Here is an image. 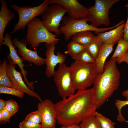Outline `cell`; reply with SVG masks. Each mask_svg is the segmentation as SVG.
<instances>
[{
  "mask_svg": "<svg viewBox=\"0 0 128 128\" xmlns=\"http://www.w3.org/2000/svg\"><path fill=\"white\" fill-rule=\"evenodd\" d=\"M55 105L57 122L61 126L79 125L85 118L95 116L97 109L92 88L78 90L74 95Z\"/></svg>",
  "mask_w": 128,
  "mask_h": 128,
  "instance_id": "6da1fadb",
  "label": "cell"
},
{
  "mask_svg": "<svg viewBox=\"0 0 128 128\" xmlns=\"http://www.w3.org/2000/svg\"><path fill=\"white\" fill-rule=\"evenodd\" d=\"M116 58H111L105 63L103 72L98 74L92 92L97 109L99 108L118 88L120 74L116 65Z\"/></svg>",
  "mask_w": 128,
  "mask_h": 128,
  "instance_id": "7a4b0ae2",
  "label": "cell"
},
{
  "mask_svg": "<svg viewBox=\"0 0 128 128\" xmlns=\"http://www.w3.org/2000/svg\"><path fill=\"white\" fill-rule=\"evenodd\" d=\"M69 68L75 90L86 89L94 84L98 75L95 63H85L75 61Z\"/></svg>",
  "mask_w": 128,
  "mask_h": 128,
  "instance_id": "3957f363",
  "label": "cell"
},
{
  "mask_svg": "<svg viewBox=\"0 0 128 128\" xmlns=\"http://www.w3.org/2000/svg\"><path fill=\"white\" fill-rule=\"evenodd\" d=\"M89 20L88 17L76 19L64 16L62 20V24L59 29L61 34L64 35L65 39L67 42L74 34L79 32L90 31L94 32L97 34L113 29L118 26L116 24L108 27L97 28L87 23Z\"/></svg>",
  "mask_w": 128,
  "mask_h": 128,
  "instance_id": "277c9868",
  "label": "cell"
},
{
  "mask_svg": "<svg viewBox=\"0 0 128 128\" xmlns=\"http://www.w3.org/2000/svg\"><path fill=\"white\" fill-rule=\"evenodd\" d=\"M27 32L25 39L27 44L36 48L42 43H51L59 41L57 36L50 32L40 19L36 17L27 23Z\"/></svg>",
  "mask_w": 128,
  "mask_h": 128,
  "instance_id": "5b68a950",
  "label": "cell"
},
{
  "mask_svg": "<svg viewBox=\"0 0 128 128\" xmlns=\"http://www.w3.org/2000/svg\"><path fill=\"white\" fill-rule=\"evenodd\" d=\"M119 0H95L94 5L87 8L89 21L97 28L103 25L109 26L110 23L109 11L112 6Z\"/></svg>",
  "mask_w": 128,
  "mask_h": 128,
  "instance_id": "8992f818",
  "label": "cell"
},
{
  "mask_svg": "<svg viewBox=\"0 0 128 128\" xmlns=\"http://www.w3.org/2000/svg\"><path fill=\"white\" fill-rule=\"evenodd\" d=\"M49 4V0H45L38 6L33 7L28 6L22 7L15 4L11 5V7L18 12L19 18L10 34H13L20 30H24L27 23L36 17L42 15Z\"/></svg>",
  "mask_w": 128,
  "mask_h": 128,
  "instance_id": "52a82bcc",
  "label": "cell"
},
{
  "mask_svg": "<svg viewBox=\"0 0 128 128\" xmlns=\"http://www.w3.org/2000/svg\"><path fill=\"white\" fill-rule=\"evenodd\" d=\"M58 92L62 99L75 94L76 90L69 67L64 63L59 64L53 76Z\"/></svg>",
  "mask_w": 128,
  "mask_h": 128,
  "instance_id": "ba28073f",
  "label": "cell"
},
{
  "mask_svg": "<svg viewBox=\"0 0 128 128\" xmlns=\"http://www.w3.org/2000/svg\"><path fill=\"white\" fill-rule=\"evenodd\" d=\"M67 12V9L60 4H51L42 14L41 21L50 32L59 36L61 34L59 29L60 22Z\"/></svg>",
  "mask_w": 128,
  "mask_h": 128,
  "instance_id": "9c48e42d",
  "label": "cell"
},
{
  "mask_svg": "<svg viewBox=\"0 0 128 128\" xmlns=\"http://www.w3.org/2000/svg\"><path fill=\"white\" fill-rule=\"evenodd\" d=\"M4 45L7 46L9 50V53L7 56V60L9 63L13 65L17 64L18 65L21 70L22 75L23 77L24 82L31 90L34 91V88L33 84L34 82L33 81L29 82L27 79L26 76L27 75V71L24 68L25 65L23 63V60L18 54L16 47L12 43L11 36L8 33L5 34L2 44V45Z\"/></svg>",
  "mask_w": 128,
  "mask_h": 128,
  "instance_id": "30bf717a",
  "label": "cell"
},
{
  "mask_svg": "<svg viewBox=\"0 0 128 128\" xmlns=\"http://www.w3.org/2000/svg\"><path fill=\"white\" fill-rule=\"evenodd\" d=\"M37 109L41 118V128H55L57 114L55 104L46 99L38 104Z\"/></svg>",
  "mask_w": 128,
  "mask_h": 128,
  "instance_id": "8fae6325",
  "label": "cell"
},
{
  "mask_svg": "<svg viewBox=\"0 0 128 128\" xmlns=\"http://www.w3.org/2000/svg\"><path fill=\"white\" fill-rule=\"evenodd\" d=\"M58 41L51 43H46V48L45 52L46 58H45L46 65L45 73L46 76L50 78L53 76L55 71V68L58 64L64 63L66 59V56L60 52H58L56 55L55 54V45Z\"/></svg>",
  "mask_w": 128,
  "mask_h": 128,
  "instance_id": "7c38bea8",
  "label": "cell"
},
{
  "mask_svg": "<svg viewBox=\"0 0 128 128\" xmlns=\"http://www.w3.org/2000/svg\"><path fill=\"white\" fill-rule=\"evenodd\" d=\"M12 42L18 48L17 54L21 57L23 60L27 61L30 64L33 63L38 66L45 64V58L39 55L37 51H32L27 47L28 44L25 39L18 40L17 38H14Z\"/></svg>",
  "mask_w": 128,
  "mask_h": 128,
  "instance_id": "4fadbf2b",
  "label": "cell"
},
{
  "mask_svg": "<svg viewBox=\"0 0 128 128\" xmlns=\"http://www.w3.org/2000/svg\"><path fill=\"white\" fill-rule=\"evenodd\" d=\"M15 65L7 63L6 70L7 75L14 87L16 89L29 96L36 97L42 102L40 95L37 93L31 90L23 80L21 73L16 70Z\"/></svg>",
  "mask_w": 128,
  "mask_h": 128,
  "instance_id": "5bb4252c",
  "label": "cell"
},
{
  "mask_svg": "<svg viewBox=\"0 0 128 128\" xmlns=\"http://www.w3.org/2000/svg\"><path fill=\"white\" fill-rule=\"evenodd\" d=\"M50 4H57L67 10L68 16L76 19L88 17L87 8L77 0H49Z\"/></svg>",
  "mask_w": 128,
  "mask_h": 128,
  "instance_id": "9a60e30c",
  "label": "cell"
},
{
  "mask_svg": "<svg viewBox=\"0 0 128 128\" xmlns=\"http://www.w3.org/2000/svg\"><path fill=\"white\" fill-rule=\"evenodd\" d=\"M1 5L0 11V47L2 46L4 37V34L5 28L10 21L15 17L14 13L8 7L5 0H0Z\"/></svg>",
  "mask_w": 128,
  "mask_h": 128,
  "instance_id": "2e32d148",
  "label": "cell"
},
{
  "mask_svg": "<svg viewBox=\"0 0 128 128\" xmlns=\"http://www.w3.org/2000/svg\"><path fill=\"white\" fill-rule=\"evenodd\" d=\"M125 24L124 23L113 29L98 33L97 35L104 43L115 44L123 38Z\"/></svg>",
  "mask_w": 128,
  "mask_h": 128,
  "instance_id": "e0dca14e",
  "label": "cell"
},
{
  "mask_svg": "<svg viewBox=\"0 0 128 128\" xmlns=\"http://www.w3.org/2000/svg\"><path fill=\"white\" fill-rule=\"evenodd\" d=\"M114 44L103 43L98 55L95 59V63L98 74L103 72L105 60L113 51Z\"/></svg>",
  "mask_w": 128,
  "mask_h": 128,
  "instance_id": "ac0fdd59",
  "label": "cell"
},
{
  "mask_svg": "<svg viewBox=\"0 0 128 128\" xmlns=\"http://www.w3.org/2000/svg\"><path fill=\"white\" fill-rule=\"evenodd\" d=\"M128 50V41L123 38L117 42V45L111 58H116V62L120 64L123 62L124 57Z\"/></svg>",
  "mask_w": 128,
  "mask_h": 128,
  "instance_id": "d6986e66",
  "label": "cell"
},
{
  "mask_svg": "<svg viewBox=\"0 0 128 128\" xmlns=\"http://www.w3.org/2000/svg\"><path fill=\"white\" fill-rule=\"evenodd\" d=\"M95 36L91 31H85L75 34L72 39L86 47L93 41Z\"/></svg>",
  "mask_w": 128,
  "mask_h": 128,
  "instance_id": "ffe728a7",
  "label": "cell"
},
{
  "mask_svg": "<svg viewBox=\"0 0 128 128\" xmlns=\"http://www.w3.org/2000/svg\"><path fill=\"white\" fill-rule=\"evenodd\" d=\"M86 49V47L72 40L67 45V50L64 53L68 55L73 59Z\"/></svg>",
  "mask_w": 128,
  "mask_h": 128,
  "instance_id": "44dd1931",
  "label": "cell"
},
{
  "mask_svg": "<svg viewBox=\"0 0 128 128\" xmlns=\"http://www.w3.org/2000/svg\"><path fill=\"white\" fill-rule=\"evenodd\" d=\"M7 60L5 59L0 64V86L14 87L7 74Z\"/></svg>",
  "mask_w": 128,
  "mask_h": 128,
  "instance_id": "7402d4cb",
  "label": "cell"
},
{
  "mask_svg": "<svg viewBox=\"0 0 128 128\" xmlns=\"http://www.w3.org/2000/svg\"><path fill=\"white\" fill-rule=\"evenodd\" d=\"M103 43L102 40L97 35L93 41L86 47L95 59L98 55Z\"/></svg>",
  "mask_w": 128,
  "mask_h": 128,
  "instance_id": "603a6c76",
  "label": "cell"
},
{
  "mask_svg": "<svg viewBox=\"0 0 128 128\" xmlns=\"http://www.w3.org/2000/svg\"><path fill=\"white\" fill-rule=\"evenodd\" d=\"M80 128H102L95 116L85 118L79 125Z\"/></svg>",
  "mask_w": 128,
  "mask_h": 128,
  "instance_id": "cb8c5ba5",
  "label": "cell"
},
{
  "mask_svg": "<svg viewBox=\"0 0 128 128\" xmlns=\"http://www.w3.org/2000/svg\"><path fill=\"white\" fill-rule=\"evenodd\" d=\"M73 59L75 61L85 63H94L95 61V59L86 49Z\"/></svg>",
  "mask_w": 128,
  "mask_h": 128,
  "instance_id": "d4e9b609",
  "label": "cell"
},
{
  "mask_svg": "<svg viewBox=\"0 0 128 128\" xmlns=\"http://www.w3.org/2000/svg\"><path fill=\"white\" fill-rule=\"evenodd\" d=\"M95 116L102 128H114L115 123L110 119L96 111Z\"/></svg>",
  "mask_w": 128,
  "mask_h": 128,
  "instance_id": "484cf974",
  "label": "cell"
},
{
  "mask_svg": "<svg viewBox=\"0 0 128 128\" xmlns=\"http://www.w3.org/2000/svg\"><path fill=\"white\" fill-rule=\"evenodd\" d=\"M0 93L9 94L19 98H23L24 93L15 87H11L0 86Z\"/></svg>",
  "mask_w": 128,
  "mask_h": 128,
  "instance_id": "4316f807",
  "label": "cell"
},
{
  "mask_svg": "<svg viewBox=\"0 0 128 128\" xmlns=\"http://www.w3.org/2000/svg\"><path fill=\"white\" fill-rule=\"evenodd\" d=\"M115 104L118 110L117 120L120 122H125L126 120L121 114V110L124 106L128 105V100L123 101L117 99L115 100Z\"/></svg>",
  "mask_w": 128,
  "mask_h": 128,
  "instance_id": "83f0119b",
  "label": "cell"
},
{
  "mask_svg": "<svg viewBox=\"0 0 128 128\" xmlns=\"http://www.w3.org/2000/svg\"><path fill=\"white\" fill-rule=\"evenodd\" d=\"M5 108L9 112L12 116L18 111L19 107L16 102L13 99H11L7 101Z\"/></svg>",
  "mask_w": 128,
  "mask_h": 128,
  "instance_id": "f1b7e54d",
  "label": "cell"
},
{
  "mask_svg": "<svg viewBox=\"0 0 128 128\" xmlns=\"http://www.w3.org/2000/svg\"><path fill=\"white\" fill-rule=\"evenodd\" d=\"M24 119L31 120L39 124H41V115L38 110L28 114L26 116Z\"/></svg>",
  "mask_w": 128,
  "mask_h": 128,
  "instance_id": "f546056e",
  "label": "cell"
},
{
  "mask_svg": "<svg viewBox=\"0 0 128 128\" xmlns=\"http://www.w3.org/2000/svg\"><path fill=\"white\" fill-rule=\"evenodd\" d=\"M18 126L19 128H41L40 124L31 120L25 119L19 123Z\"/></svg>",
  "mask_w": 128,
  "mask_h": 128,
  "instance_id": "4dcf8cb0",
  "label": "cell"
},
{
  "mask_svg": "<svg viewBox=\"0 0 128 128\" xmlns=\"http://www.w3.org/2000/svg\"><path fill=\"white\" fill-rule=\"evenodd\" d=\"M3 116V124H6L7 123L10 122V119L12 116L9 112L5 108L1 111H0Z\"/></svg>",
  "mask_w": 128,
  "mask_h": 128,
  "instance_id": "1f68e13d",
  "label": "cell"
},
{
  "mask_svg": "<svg viewBox=\"0 0 128 128\" xmlns=\"http://www.w3.org/2000/svg\"><path fill=\"white\" fill-rule=\"evenodd\" d=\"M127 18L123 29V38L128 41V8H127Z\"/></svg>",
  "mask_w": 128,
  "mask_h": 128,
  "instance_id": "d6a6232c",
  "label": "cell"
},
{
  "mask_svg": "<svg viewBox=\"0 0 128 128\" xmlns=\"http://www.w3.org/2000/svg\"><path fill=\"white\" fill-rule=\"evenodd\" d=\"M7 103V101H5L2 99H0V111L5 109Z\"/></svg>",
  "mask_w": 128,
  "mask_h": 128,
  "instance_id": "836d02e7",
  "label": "cell"
},
{
  "mask_svg": "<svg viewBox=\"0 0 128 128\" xmlns=\"http://www.w3.org/2000/svg\"><path fill=\"white\" fill-rule=\"evenodd\" d=\"M60 128H80L79 125H62Z\"/></svg>",
  "mask_w": 128,
  "mask_h": 128,
  "instance_id": "e575fe53",
  "label": "cell"
},
{
  "mask_svg": "<svg viewBox=\"0 0 128 128\" xmlns=\"http://www.w3.org/2000/svg\"><path fill=\"white\" fill-rule=\"evenodd\" d=\"M122 94L126 98V100H128V89L123 91Z\"/></svg>",
  "mask_w": 128,
  "mask_h": 128,
  "instance_id": "d590c367",
  "label": "cell"
},
{
  "mask_svg": "<svg viewBox=\"0 0 128 128\" xmlns=\"http://www.w3.org/2000/svg\"><path fill=\"white\" fill-rule=\"evenodd\" d=\"M123 62H126L128 65V50L124 57Z\"/></svg>",
  "mask_w": 128,
  "mask_h": 128,
  "instance_id": "8d00e7d4",
  "label": "cell"
},
{
  "mask_svg": "<svg viewBox=\"0 0 128 128\" xmlns=\"http://www.w3.org/2000/svg\"><path fill=\"white\" fill-rule=\"evenodd\" d=\"M3 119L2 115L0 112V123L1 124H3Z\"/></svg>",
  "mask_w": 128,
  "mask_h": 128,
  "instance_id": "74e56055",
  "label": "cell"
},
{
  "mask_svg": "<svg viewBox=\"0 0 128 128\" xmlns=\"http://www.w3.org/2000/svg\"><path fill=\"white\" fill-rule=\"evenodd\" d=\"M125 6L127 8H128V3L125 5Z\"/></svg>",
  "mask_w": 128,
  "mask_h": 128,
  "instance_id": "f35d334b",
  "label": "cell"
}]
</instances>
